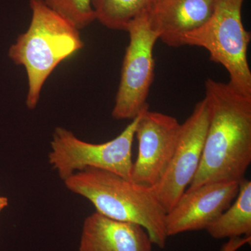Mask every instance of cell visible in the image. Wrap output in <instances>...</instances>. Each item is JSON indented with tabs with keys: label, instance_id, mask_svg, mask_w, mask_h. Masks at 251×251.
Wrapping results in <instances>:
<instances>
[{
	"label": "cell",
	"instance_id": "cell-1",
	"mask_svg": "<svg viewBox=\"0 0 251 251\" xmlns=\"http://www.w3.org/2000/svg\"><path fill=\"white\" fill-rule=\"evenodd\" d=\"M209 121L199 168L186 190L244 179L251 163V97L207 78Z\"/></svg>",
	"mask_w": 251,
	"mask_h": 251
},
{
	"label": "cell",
	"instance_id": "cell-2",
	"mask_svg": "<svg viewBox=\"0 0 251 251\" xmlns=\"http://www.w3.org/2000/svg\"><path fill=\"white\" fill-rule=\"evenodd\" d=\"M63 181L69 191L88 200L99 214L140 225L153 244L160 249L166 247L167 211L151 187L94 168L77 172Z\"/></svg>",
	"mask_w": 251,
	"mask_h": 251
},
{
	"label": "cell",
	"instance_id": "cell-3",
	"mask_svg": "<svg viewBox=\"0 0 251 251\" xmlns=\"http://www.w3.org/2000/svg\"><path fill=\"white\" fill-rule=\"evenodd\" d=\"M31 19L9 50V56L27 73L26 105L34 110L41 90L55 68L83 48L80 30L51 9L44 0H29Z\"/></svg>",
	"mask_w": 251,
	"mask_h": 251
},
{
	"label": "cell",
	"instance_id": "cell-4",
	"mask_svg": "<svg viewBox=\"0 0 251 251\" xmlns=\"http://www.w3.org/2000/svg\"><path fill=\"white\" fill-rule=\"evenodd\" d=\"M244 1L215 0L210 18L185 34L181 44L206 49L211 60L228 72L227 84L239 93L251 97V72L247 58L251 34L242 22Z\"/></svg>",
	"mask_w": 251,
	"mask_h": 251
},
{
	"label": "cell",
	"instance_id": "cell-5",
	"mask_svg": "<svg viewBox=\"0 0 251 251\" xmlns=\"http://www.w3.org/2000/svg\"><path fill=\"white\" fill-rule=\"evenodd\" d=\"M140 115L118 136L104 143H87L71 130L57 127L51 140L50 165L63 181L88 168L111 172L130 179L132 146Z\"/></svg>",
	"mask_w": 251,
	"mask_h": 251
},
{
	"label": "cell",
	"instance_id": "cell-6",
	"mask_svg": "<svg viewBox=\"0 0 251 251\" xmlns=\"http://www.w3.org/2000/svg\"><path fill=\"white\" fill-rule=\"evenodd\" d=\"M127 31L129 44L112 112L117 120H133L149 108V94L154 79L153 48L158 37L150 27L145 13L132 21Z\"/></svg>",
	"mask_w": 251,
	"mask_h": 251
},
{
	"label": "cell",
	"instance_id": "cell-7",
	"mask_svg": "<svg viewBox=\"0 0 251 251\" xmlns=\"http://www.w3.org/2000/svg\"><path fill=\"white\" fill-rule=\"evenodd\" d=\"M209 113L206 99L198 102L181 124L176 148L153 192L167 212L173 209L194 179L202 158Z\"/></svg>",
	"mask_w": 251,
	"mask_h": 251
},
{
	"label": "cell",
	"instance_id": "cell-8",
	"mask_svg": "<svg viewBox=\"0 0 251 251\" xmlns=\"http://www.w3.org/2000/svg\"><path fill=\"white\" fill-rule=\"evenodd\" d=\"M181 125L174 117L149 108L140 114L135 133L138 154L131 181L149 187L158 182L174 153Z\"/></svg>",
	"mask_w": 251,
	"mask_h": 251
},
{
	"label": "cell",
	"instance_id": "cell-9",
	"mask_svg": "<svg viewBox=\"0 0 251 251\" xmlns=\"http://www.w3.org/2000/svg\"><path fill=\"white\" fill-rule=\"evenodd\" d=\"M239 182L224 181L186 190L173 209L167 212L168 237L206 229L233 202Z\"/></svg>",
	"mask_w": 251,
	"mask_h": 251
},
{
	"label": "cell",
	"instance_id": "cell-10",
	"mask_svg": "<svg viewBox=\"0 0 251 251\" xmlns=\"http://www.w3.org/2000/svg\"><path fill=\"white\" fill-rule=\"evenodd\" d=\"M214 4L215 0H149L145 14L158 39L177 48L185 34L210 18Z\"/></svg>",
	"mask_w": 251,
	"mask_h": 251
},
{
	"label": "cell",
	"instance_id": "cell-11",
	"mask_svg": "<svg viewBox=\"0 0 251 251\" xmlns=\"http://www.w3.org/2000/svg\"><path fill=\"white\" fill-rule=\"evenodd\" d=\"M152 245L140 225L109 219L96 211L84 221L79 251H152Z\"/></svg>",
	"mask_w": 251,
	"mask_h": 251
},
{
	"label": "cell",
	"instance_id": "cell-12",
	"mask_svg": "<svg viewBox=\"0 0 251 251\" xmlns=\"http://www.w3.org/2000/svg\"><path fill=\"white\" fill-rule=\"evenodd\" d=\"M235 201L206 229L216 239L251 237V181H239Z\"/></svg>",
	"mask_w": 251,
	"mask_h": 251
},
{
	"label": "cell",
	"instance_id": "cell-13",
	"mask_svg": "<svg viewBox=\"0 0 251 251\" xmlns=\"http://www.w3.org/2000/svg\"><path fill=\"white\" fill-rule=\"evenodd\" d=\"M149 0H92L96 20L108 29L128 30L130 23L146 11Z\"/></svg>",
	"mask_w": 251,
	"mask_h": 251
},
{
	"label": "cell",
	"instance_id": "cell-14",
	"mask_svg": "<svg viewBox=\"0 0 251 251\" xmlns=\"http://www.w3.org/2000/svg\"><path fill=\"white\" fill-rule=\"evenodd\" d=\"M47 6L79 30L96 21L92 0H44Z\"/></svg>",
	"mask_w": 251,
	"mask_h": 251
},
{
	"label": "cell",
	"instance_id": "cell-15",
	"mask_svg": "<svg viewBox=\"0 0 251 251\" xmlns=\"http://www.w3.org/2000/svg\"><path fill=\"white\" fill-rule=\"evenodd\" d=\"M251 237L231 238L225 243L220 251H237L247 244H251Z\"/></svg>",
	"mask_w": 251,
	"mask_h": 251
},
{
	"label": "cell",
	"instance_id": "cell-16",
	"mask_svg": "<svg viewBox=\"0 0 251 251\" xmlns=\"http://www.w3.org/2000/svg\"><path fill=\"white\" fill-rule=\"evenodd\" d=\"M9 204V201L8 198L4 197V196H0V212L6 208Z\"/></svg>",
	"mask_w": 251,
	"mask_h": 251
}]
</instances>
